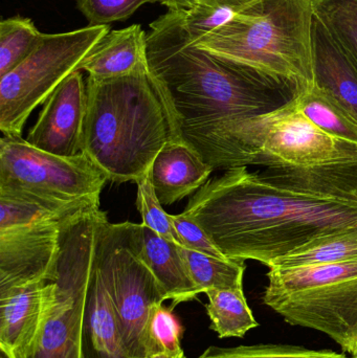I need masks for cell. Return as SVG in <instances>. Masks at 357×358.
<instances>
[{
    "instance_id": "cell-1",
    "label": "cell",
    "mask_w": 357,
    "mask_h": 358,
    "mask_svg": "<svg viewBox=\"0 0 357 358\" xmlns=\"http://www.w3.org/2000/svg\"><path fill=\"white\" fill-rule=\"evenodd\" d=\"M186 10H168L147 33L149 69L171 117L176 140L214 169L245 167L235 134L249 120L295 100L298 82L220 58L194 45Z\"/></svg>"
},
{
    "instance_id": "cell-2",
    "label": "cell",
    "mask_w": 357,
    "mask_h": 358,
    "mask_svg": "<svg viewBox=\"0 0 357 358\" xmlns=\"http://www.w3.org/2000/svg\"><path fill=\"white\" fill-rule=\"evenodd\" d=\"M182 213L226 258L268 267L321 238L357 229V193L232 168L201 187Z\"/></svg>"
},
{
    "instance_id": "cell-3",
    "label": "cell",
    "mask_w": 357,
    "mask_h": 358,
    "mask_svg": "<svg viewBox=\"0 0 357 358\" xmlns=\"http://www.w3.org/2000/svg\"><path fill=\"white\" fill-rule=\"evenodd\" d=\"M82 152L109 181L138 182L166 144L176 140L171 117L149 66L115 79L88 78Z\"/></svg>"
},
{
    "instance_id": "cell-4",
    "label": "cell",
    "mask_w": 357,
    "mask_h": 358,
    "mask_svg": "<svg viewBox=\"0 0 357 358\" xmlns=\"http://www.w3.org/2000/svg\"><path fill=\"white\" fill-rule=\"evenodd\" d=\"M314 0H255L194 40L199 50L314 85Z\"/></svg>"
},
{
    "instance_id": "cell-5",
    "label": "cell",
    "mask_w": 357,
    "mask_h": 358,
    "mask_svg": "<svg viewBox=\"0 0 357 358\" xmlns=\"http://www.w3.org/2000/svg\"><path fill=\"white\" fill-rule=\"evenodd\" d=\"M264 304L291 325L322 332L357 358V260L270 268Z\"/></svg>"
},
{
    "instance_id": "cell-6",
    "label": "cell",
    "mask_w": 357,
    "mask_h": 358,
    "mask_svg": "<svg viewBox=\"0 0 357 358\" xmlns=\"http://www.w3.org/2000/svg\"><path fill=\"white\" fill-rule=\"evenodd\" d=\"M144 225L110 223L103 214L96 225L94 263L110 296L129 358L159 352L151 336V320L166 298L142 259Z\"/></svg>"
},
{
    "instance_id": "cell-7",
    "label": "cell",
    "mask_w": 357,
    "mask_h": 358,
    "mask_svg": "<svg viewBox=\"0 0 357 358\" xmlns=\"http://www.w3.org/2000/svg\"><path fill=\"white\" fill-rule=\"evenodd\" d=\"M100 208L71 219L61 231L60 250L48 280L54 296L39 334L24 358H83L82 332L94 261Z\"/></svg>"
},
{
    "instance_id": "cell-8",
    "label": "cell",
    "mask_w": 357,
    "mask_h": 358,
    "mask_svg": "<svg viewBox=\"0 0 357 358\" xmlns=\"http://www.w3.org/2000/svg\"><path fill=\"white\" fill-rule=\"evenodd\" d=\"M100 203L52 206L0 193V292L48 280L68 221Z\"/></svg>"
},
{
    "instance_id": "cell-9",
    "label": "cell",
    "mask_w": 357,
    "mask_h": 358,
    "mask_svg": "<svg viewBox=\"0 0 357 358\" xmlns=\"http://www.w3.org/2000/svg\"><path fill=\"white\" fill-rule=\"evenodd\" d=\"M235 138L245 167L308 169L357 163L356 145L321 130L304 115L296 99L245 122Z\"/></svg>"
},
{
    "instance_id": "cell-10",
    "label": "cell",
    "mask_w": 357,
    "mask_h": 358,
    "mask_svg": "<svg viewBox=\"0 0 357 358\" xmlns=\"http://www.w3.org/2000/svg\"><path fill=\"white\" fill-rule=\"evenodd\" d=\"M110 31L109 25L88 24L65 33H43L37 48L0 78V130L3 136H21L31 113L79 71L82 61Z\"/></svg>"
},
{
    "instance_id": "cell-11",
    "label": "cell",
    "mask_w": 357,
    "mask_h": 358,
    "mask_svg": "<svg viewBox=\"0 0 357 358\" xmlns=\"http://www.w3.org/2000/svg\"><path fill=\"white\" fill-rule=\"evenodd\" d=\"M108 178L83 152L59 157L21 136L0 141V192L52 206L100 202Z\"/></svg>"
},
{
    "instance_id": "cell-12",
    "label": "cell",
    "mask_w": 357,
    "mask_h": 358,
    "mask_svg": "<svg viewBox=\"0 0 357 358\" xmlns=\"http://www.w3.org/2000/svg\"><path fill=\"white\" fill-rule=\"evenodd\" d=\"M86 108L87 86L83 71H77L66 78L45 101L25 141L40 150L59 157L80 155Z\"/></svg>"
},
{
    "instance_id": "cell-13",
    "label": "cell",
    "mask_w": 357,
    "mask_h": 358,
    "mask_svg": "<svg viewBox=\"0 0 357 358\" xmlns=\"http://www.w3.org/2000/svg\"><path fill=\"white\" fill-rule=\"evenodd\" d=\"M54 292L52 280H40L0 292V353L8 358L25 357Z\"/></svg>"
},
{
    "instance_id": "cell-14",
    "label": "cell",
    "mask_w": 357,
    "mask_h": 358,
    "mask_svg": "<svg viewBox=\"0 0 357 358\" xmlns=\"http://www.w3.org/2000/svg\"><path fill=\"white\" fill-rule=\"evenodd\" d=\"M214 168L186 143L174 140L155 157L149 176L163 206H172L196 193L209 181Z\"/></svg>"
},
{
    "instance_id": "cell-15",
    "label": "cell",
    "mask_w": 357,
    "mask_h": 358,
    "mask_svg": "<svg viewBox=\"0 0 357 358\" xmlns=\"http://www.w3.org/2000/svg\"><path fill=\"white\" fill-rule=\"evenodd\" d=\"M147 31L140 24L107 33L79 66L94 80L133 75L148 67Z\"/></svg>"
},
{
    "instance_id": "cell-16",
    "label": "cell",
    "mask_w": 357,
    "mask_h": 358,
    "mask_svg": "<svg viewBox=\"0 0 357 358\" xmlns=\"http://www.w3.org/2000/svg\"><path fill=\"white\" fill-rule=\"evenodd\" d=\"M314 84L331 94L357 121V69L339 42L314 16L312 23Z\"/></svg>"
},
{
    "instance_id": "cell-17",
    "label": "cell",
    "mask_w": 357,
    "mask_h": 358,
    "mask_svg": "<svg viewBox=\"0 0 357 358\" xmlns=\"http://www.w3.org/2000/svg\"><path fill=\"white\" fill-rule=\"evenodd\" d=\"M83 358H129L119 319L94 261L82 332Z\"/></svg>"
},
{
    "instance_id": "cell-18",
    "label": "cell",
    "mask_w": 357,
    "mask_h": 358,
    "mask_svg": "<svg viewBox=\"0 0 357 358\" xmlns=\"http://www.w3.org/2000/svg\"><path fill=\"white\" fill-rule=\"evenodd\" d=\"M140 255L163 290L166 300L172 301V308L180 303L195 300L201 294L191 277L182 246L144 225Z\"/></svg>"
},
{
    "instance_id": "cell-19",
    "label": "cell",
    "mask_w": 357,
    "mask_h": 358,
    "mask_svg": "<svg viewBox=\"0 0 357 358\" xmlns=\"http://www.w3.org/2000/svg\"><path fill=\"white\" fill-rule=\"evenodd\" d=\"M298 106L304 115L329 136L357 146V121L333 96L318 85L303 88Z\"/></svg>"
},
{
    "instance_id": "cell-20",
    "label": "cell",
    "mask_w": 357,
    "mask_h": 358,
    "mask_svg": "<svg viewBox=\"0 0 357 358\" xmlns=\"http://www.w3.org/2000/svg\"><path fill=\"white\" fill-rule=\"evenodd\" d=\"M205 294L209 300L210 327L218 338H245L249 330L259 326L247 304L243 287L210 289Z\"/></svg>"
},
{
    "instance_id": "cell-21",
    "label": "cell",
    "mask_w": 357,
    "mask_h": 358,
    "mask_svg": "<svg viewBox=\"0 0 357 358\" xmlns=\"http://www.w3.org/2000/svg\"><path fill=\"white\" fill-rule=\"evenodd\" d=\"M357 260V229L321 238L308 245L277 259L268 268H291L335 264Z\"/></svg>"
},
{
    "instance_id": "cell-22",
    "label": "cell",
    "mask_w": 357,
    "mask_h": 358,
    "mask_svg": "<svg viewBox=\"0 0 357 358\" xmlns=\"http://www.w3.org/2000/svg\"><path fill=\"white\" fill-rule=\"evenodd\" d=\"M182 254L191 277L201 294L210 289L243 287V275L247 268L245 261L216 258L184 246Z\"/></svg>"
},
{
    "instance_id": "cell-23",
    "label": "cell",
    "mask_w": 357,
    "mask_h": 358,
    "mask_svg": "<svg viewBox=\"0 0 357 358\" xmlns=\"http://www.w3.org/2000/svg\"><path fill=\"white\" fill-rule=\"evenodd\" d=\"M43 33L20 15L0 22V78L20 65L41 42Z\"/></svg>"
},
{
    "instance_id": "cell-24",
    "label": "cell",
    "mask_w": 357,
    "mask_h": 358,
    "mask_svg": "<svg viewBox=\"0 0 357 358\" xmlns=\"http://www.w3.org/2000/svg\"><path fill=\"white\" fill-rule=\"evenodd\" d=\"M314 10L357 69V0H314Z\"/></svg>"
},
{
    "instance_id": "cell-25",
    "label": "cell",
    "mask_w": 357,
    "mask_h": 358,
    "mask_svg": "<svg viewBox=\"0 0 357 358\" xmlns=\"http://www.w3.org/2000/svg\"><path fill=\"white\" fill-rule=\"evenodd\" d=\"M198 358H349L331 350H312L291 345L260 344L220 348L211 346Z\"/></svg>"
},
{
    "instance_id": "cell-26",
    "label": "cell",
    "mask_w": 357,
    "mask_h": 358,
    "mask_svg": "<svg viewBox=\"0 0 357 358\" xmlns=\"http://www.w3.org/2000/svg\"><path fill=\"white\" fill-rule=\"evenodd\" d=\"M136 185H138L136 208L142 217V224L152 229L157 235L161 236L165 239L182 246V240L174 227L170 215L163 210V204L155 194L149 174L138 180Z\"/></svg>"
},
{
    "instance_id": "cell-27",
    "label": "cell",
    "mask_w": 357,
    "mask_h": 358,
    "mask_svg": "<svg viewBox=\"0 0 357 358\" xmlns=\"http://www.w3.org/2000/svg\"><path fill=\"white\" fill-rule=\"evenodd\" d=\"M89 25H109L129 19L140 6L161 0H75Z\"/></svg>"
},
{
    "instance_id": "cell-28",
    "label": "cell",
    "mask_w": 357,
    "mask_h": 358,
    "mask_svg": "<svg viewBox=\"0 0 357 358\" xmlns=\"http://www.w3.org/2000/svg\"><path fill=\"white\" fill-rule=\"evenodd\" d=\"M151 336L159 351L173 350L182 347L184 328L173 313L172 307H157L151 320Z\"/></svg>"
},
{
    "instance_id": "cell-29",
    "label": "cell",
    "mask_w": 357,
    "mask_h": 358,
    "mask_svg": "<svg viewBox=\"0 0 357 358\" xmlns=\"http://www.w3.org/2000/svg\"><path fill=\"white\" fill-rule=\"evenodd\" d=\"M174 227L182 242V246L195 252H203L216 258L226 259V257L216 248L215 244L210 239L203 227L186 216L184 213L178 215H170Z\"/></svg>"
},
{
    "instance_id": "cell-30",
    "label": "cell",
    "mask_w": 357,
    "mask_h": 358,
    "mask_svg": "<svg viewBox=\"0 0 357 358\" xmlns=\"http://www.w3.org/2000/svg\"><path fill=\"white\" fill-rule=\"evenodd\" d=\"M161 4L167 6L168 10H189L198 4L209 6V0H161Z\"/></svg>"
},
{
    "instance_id": "cell-31",
    "label": "cell",
    "mask_w": 357,
    "mask_h": 358,
    "mask_svg": "<svg viewBox=\"0 0 357 358\" xmlns=\"http://www.w3.org/2000/svg\"><path fill=\"white\" fill-rule=\"evenodd\" d=\"M255 0H209L210 6H222L240 10L243 6H247Z\"/></svg>"
},
{
    "instance_id": "cell-32",
    "label": "cell",
    "mask_w": 357,
    "mask_h": 358,
    "mask_svg": "<svg viewBox=\"0 0 357 358\" xmlns=\"http://www.w3.org/2000/svg\"><path fill=\"white\" fill-rule=\"evenodd\" d=\"M150 358H186L184 351L182 347L173 349V350H161L154 353Z\"/></svg>"
},
{
    "instance_id": "cell-33",
    "label": "cell",
    "mask_w": 357,
    "mask_h": 358,
    "mask_svg": "<svg viewBox=\"0 0 357 358\" xmlns=\"http://www.w3.org/2000/svg\"><path fill=\"white\" fill-rule=\"evenodd\" d=\"M0 358H8L6 357V355H2V353H0Z\"/></svg>"
}]
</instances>
